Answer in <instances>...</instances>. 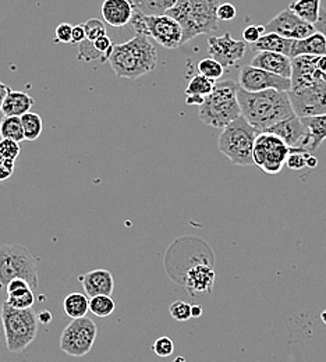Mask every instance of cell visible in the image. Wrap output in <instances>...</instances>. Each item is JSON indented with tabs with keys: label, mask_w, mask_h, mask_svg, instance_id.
<instances>
[{
	"label": "cell",
	"mask_w": 326,
	"mask_h": 362,
	"mask_svg": "<svg viewBox=\"0 0 326 362\" xmlns=\"http://www.w3.org/2000/svg\"><path fill=\"white\" fill-rule=\"evenodd\" d=\"M308 155H310V152L290 148V153L287 156L286 166L289 169H291V170H301V169L307 168V158H308Z\"/></svg>",
	"instance_id": "836d02e7"
},
{
	"label": "cell",
	"mask_w": 326,
	"mask_h": 362,
	"mask_svg": "<svg viewBox=\"0 0 326 362\" xmlns=\"http://www.w3.org/2000/svg\"><path fill=\"white\" fill-rule=\"evenodd\" d=\"M289 96L293 110L298 117H310L326 113V81L291 87Z\"/></svg>",
	"instance_id": "30bf717a"
},
{
	"label": "cell",
	"mask_w": 326,
	"mask_h": 362,
	"mask_svg": "<svg viewBox=\"0 0 326 362\" xmlns=\"http://www.w3.org/2000/svg\"><path fill=\"white\" fill-rule=\"evenodd\" d=\"M258 134L260 132L240 116L222 130L218 148L235 166H252Z\"/></svg>",
	"instance_id": "8992f818"
},
{
	"label": "cell",
	"mask_w": 326,
	"mask_h": 362,
	"mask_svg": "<svg viewBox=\"0 0 326 362\" xmlns=\"http://www.w3.org/2000/svg\"><path fill=\"white\" fill-rule=\"evenodd\" d=\"M25 279L31 287L38 288V267L27 247L21 244L0 245V281L3 286L13 279Z\"/></svg>",
	"instance_id": "52a82bcc"
},
{
	"label": "cell",
	"mask_w": 326,
	"mask_h": 362,
	"mask_svg": "<svg viewBox=\"0 0 326 362\" xmlns=\"http://www.w3.org/2000/svg\"><path fill=\"white\" fill-rule=\"evenodd\" d=\"M250 64L268 70L281 77L291 78V73H293L291 57L279 52H268V50L257 52V54L252 57Z\"/></svg>",
	"instance_id": "e0dca14e"
},
{
	"label": "cell",
	"mask_w": 326,
	"mask_h": 362,
	"mask_svg": "<svg viewBox=\"0 0 326 362\" xmlns=\"http://www.w3.org/2000/svg\"><path fill=\"white\" fill-rule=\"evenodd\" d=\"M10 87H7L4 83H1L0 81V112H1V107H3V103H4V100H6V96L8 95V92H10Z\"/></svg>",
	"instance_id": "c3c4849f"
},
{
	"label": "cell",
	"mask_w": 326,
	"mask_h": 362,
	"mask_svg": "<svg viewBox=\"0 0 326 362\" xmlns=\"http://www.w3.org/2000/svg\"><path fill=\"white\" fill-rule=\"evenodd\" d=\"M215 83L214 80L202 76V74H197L194 76L190 81H188V86L186 88V96H202V98H206L215 87Z\"/></svg>",
	"instance_id": "f1b7e54d"
},
{
	"label": "cell",
	"mask_w": 326,
	"mask_h": 362,
	"mask_svg": "<svg viewBox=\"0 0 326 362\" xmlns=\"http://www.w3.org/2000/svg\"><path fill=\"white\" fill-rule=\"evenodd\" d=\"M202 315V307L201 305H191V317L197 319Z\"/></svg>",
	"instance_id": "681fc988"
},
{
	"label": "cell",
	"mask_w": 326,
	"mask_h": 362,
	"mask_svg": "<svg viewBox=\"0 0 326 362\" xmlns=\"http://www.w3.org/2000/svg\"><path fill=\"white\" fill-rule=\"evenodd\" d=\"M21 152L20 142L10 139V138H1L0 139V156L7 160H14L18 158Z\"/></svg>",
	"instance_id": "e575fe53"
},
{
	"label": "cell",
	"mask_w": 326,
	"mask_h": 362,
	"mask_svg": "<svg viewBox=\"0 0 326 362\" xmlns=\"http://www.w3.org/2000/svg\"><path fill=\"white\" fill-rule=\"evenodd\" d=\"M144 20L146 24L148 37L155 40L156 44L165 49H177L183 45V28L175 17L169 14H144Z\"/></svg>",
	"instance_id": "8fae6325"
},
{
	"label": "cell",
	"mask_w": 326,
	"mask_h": 362,
	"mask_svg": "<svg viewBox=\"0 0 326 362\" xmlns=\"http://www.w3.org/2000/svg\"><path fill=\"white\" fill-rule=\"evenodd\" d=\"M318 69L326 74V54H322V56H320V59H318Z\"/></svg>",
	"instance_id": "f5cc1de1"
},
{
	"label": "cell",
	"mask_w": 326,
	"mask_h": 362,
	"mask_svg": "<svg viewBox=\"0 0 326 362\" xmlns=\"http://www.w3.org/2000/svg\"><path fill=\"white\" fill-rule=\"evenodd\" d=\"M35 105V100L33 96H30L25 92L21 90H10L6 96V100L1 107V113L4 116H18L31 112L33 106Z\"/></svg>",
	"instance_id": "44dd1931"
},
{
	"label": "cell",
	"mask_w": 326,
	"mask_h": 362,
	"mask_svg": "<svg viewBox=\"0 0 326 362\" xmlns=\"http://www.w3.org/2000/svg\"><path fill=\"white\" fill-rule=\"evenodd\" d=\"M38 319H40V322L41 323H49L50 320H52V314L49 313V311H42L40 315H38Z\"/></svg>",
	"instance_id": "816d5d0a"
},
{
	"label": "cell",
	"mask_w": 326,
	"mask_h": 362,
	"mask_svg": "<svg viewBox=\"0 0 326 362\" xmlns=\"http://www.w3.org/2000/svg\"><path fill=\"white\" fill-rule=\"evenodd\" d=\"M136 10L145 16L166 14L177 0H130Z\"/></svg>",
	"instance_id": "484cf974"
},
{
	"label": "cell",
	"mask_w": 326,
	"mask_h": 362,
	"mask_svg": "<svg viewBox=\"0 0 326 362\" xmlns=\"http://www.w3.org/2000/svg\"><path fill=\"white\" fill-rule=\"evenodd\" d=\"M238 88L240 84L233 80H218L214 90L198 107L199 120L209 127L223 130L228 124L240 117L241 107L237 98Z\"/></svg>",
	"instance_id": "277c9868"
},
{
	"label": "cell",
	"mask_w": 326,
	"mask_h": 362,
	"mask_svg": "<svg viewBox=\"0 0 326 362\" xmlns=\"http://www.w3.org/2000/svg\"><path fill=\"white\" fill-rule=\"evenodd\" d=\"M0 317L7 350L14 354L23 353L37 337L38 315L33 308L20 310L4 301L1 304Z\"/></svg>",
	"instance_id": "5b68a950"
},
{
	"label": "cell",
	"mask_w": 326,
	"mask_h": 362,
	"mask_svg": "<svg viewBox=\"0 0 326 362\" xmlns=\"http://www.w3.org/2000/svg\"><path fill=\"white\" fill-rule=\"evenodd\" d=\"M116 304L107 294H99L90 298V311L95 317H107L115 313Z\"/></svg>",
	"instance_id": "4dcf8cb0"
},
{
	"label": "cell",
	"mask_w": 326,
	"mask_h": 362,
	"mask_svg": "<svg viewBox=\"0 0 326 362\" xmlns=\"http://www.w3.org/2000/svg\"><path fill=\"white\" fill-rule=\"evenodd\" d=\"M27 287H31V284L25 280V279H21V277H17V279H13L7 283L6 286V291L7 294L11 293V291H16V290H20V288H27Z\"/></svg>",
	"instance_id": "ee69618b"
},
{
	"label": "cell",
	"mask_w": 326,
	"mask_h": 362,
	"mask_svg": "<svg viewBox=\"0 0 326 362\" xmlns=\"http://www.w3.org/2000/svg\"><path fill=\"white\" fill-rule=\"evenodd\" d=\"M317 166H318V159L310 153L308 158H307V168L314 169V168H317Z\"/></svg>",
	"instance_id": "f907efd6"
},
{
	"label": "cell",
	"mask_w": 326,
	"mask_h": 362,
	"mask_svg": "<svg viewBox=\"0 0 326 362\" xmlns=\"http://www.w3.org/2000/svg\"><path fill=\"white\" fill-rule=\"evenodd\" d=\"M215 277V271L208 262L195 264L186 273L187 291L192 297H197V294H209L214 290Z\"/></svg>",
	"instance_id": "9a60e30c"
},
{
	"label": "cell",
	"mask_w": 326,
	"mask_h": 362,
	"mask_svg": "<svg viewBox=\"0 0 326 362\" xmlns=\"http://www.w3.org/2000/svg\"><path fill=\"white\" fill-rule=\"evenodd\" d=\"M198 73L214 80V81H218L222 78L223 73H225V67L214 57H206V59H202L198 66Z\"/></svg>",
	"instance_id": "d6a6232c"
},
{
	"label": "cell",
	"mask_w": 326,
	"mask_h": 362,
	"mask_svg": "<svg viewBox=\"0 0 326 362\" xmlns=\"http://www.w3.org/2000/svg\"><path fill=\"white\" fill-rule=\"evenodd\" d=\"M84 293L91 298L99 294L112 296L115 288V280L112 273L106 269H95L78 276Z\"/></svg>",
	"instance_id": "d6986e66"
},
{
	"label": "cell",
	"mask_w": 326,
	"mask_h": 362,
	"mask_svg": "<svg viewBox=\"0 0 326 362\" xmlns=\"http://www.w3.org/2000/svg\"><path fill=\"white\" fill-rule=\"evenodd\" d=\"M25 141H37L44 132V122L38 113L28 112L21 116Z\"/></svg>",
	"instance_id": "83f0119b"
},
{
	"label": "cell",
	"mask_w": 326,
	"mask_h": 362,
	"mask_svg": "<svg viewBox=\"0 0 326 362\" xmlns=\"http://www.w3.org/2000/svg\"><path fill=\"white\" fill-rule=\"evenodd\" d=\"M63 310L71 319L86 317L90 311V298L86 293H70L63 300Z\"/></svg>",
	"instance_id": "cb8c5ba5"
},
{
	"label": "cell",
	"mask_w": 326,
	"mask_h": 362,
	"mask_svg": "<svg viewBox=\"0 0 326 362\" xmlns=\"http://www.w3.org/2000/svg\"><path fill=\"white\" fill-rule=\"evenodd\" d=\"M109 63L116 77L137 80L156 69L158 53L151 37L137 34L127 42L113 46Z\"/></svg>",
	"instance_id": "7a4b0ae2"
},
{
	"label": "cell",
	"mask_w": 326,
	"mask_h": 362,
	"mask_svg": "<svg viewBox=\"0 0 326 362\" xmlns=\"http://www.w3.org/2000/svg\"><path fill=\"white\" fill-rule=\"evenodd\" d=\"M293 42H294V40L284 38L276 33H265L255 44H251V49L254 52L268 50V52H279V53L290 56Z\"/></svg>",
	"instance_id": "603a6c76"
},
{
	"label": "cell",
	"mask_w": 326,
	"mask_h": 362,
	"mask_svg": "<svg viewBox=\"0 0 326 362\" xmlns=\"http://www.w3.org/2000/svg\"><path fill=\"white\" fill-rule=\"evenodd\" d=\"M267 33H276L289 40H303L315 33L314 24L298 17L290 7L281 10L268 24Z\"/></svg>",
	"instance_id": "4fadbf2b"
},
{
	"label": "cell",
	"mask_w": 326,
	"mask_h": 362,
	"mask_svg": "<svg viewBox=\"0 0 326 362\" xmlns=\"http://www.w3.org/2000/svg\"><path fill=\"white\" fill-rule=\"evenodd\" d=\"M170 315L175 320L186 322L191 319V305L187 304L186 301H175L170 305Z\"/></svg>",
	"instance_id": "74e56055"
},
{
	"label": "cell",
	"mask_w": 326,
	"mask_h": 362,
	"mask_svg": "<svg viewBox=\"0 0 326 362\" xmlns=\"http://www.w3.org/2000/svg\"><path fill=\"white\" fill-rule=\"evenodd\" d=\"M0 136L1 138H10V139H14L17 142L25 141L21 117H18V116H4L0 122Z\"/></svg>",
	"instance_id": "4316f807"
},
{
	"label": "cell",
	"mask_w": 326,
	"mask_h": 362,
	"mask_svg": "<svg viewBox=\"0 0 326 362\" xmlns=\"http://www.w3.org/2000/svg\"><path fill=\"white\" fill-rule=\"evenodd\" d=\"M73 40V25L62 23L54 30V42L57 44H71Z\"/></svg>",
	"instance_id": "f35d334b"
},
{
	"label": "cell",
	"mask_w": 326,
	"mask_h": 362,
	"mask_svg": "<svg viewBox=\"0 0 326 362\" xmlns=\"http://www.w3.org/2000/svg\"><path fill=\"white\" fill-rule=\"evenodd\" d=\"M321 319H322V322L326 325V310L322 311V314H321Z\"/></svg>",
	"instance_id": "db71d44e"
},
{
	"label": "cell",
	"mask_w": 326,
	"mask_h": 362,
	"mask_svg": "<svg viewBox=\"0 0 326 362\" xmlns=\"http://www.w3.org/2000/svg\"><path fill=\"white\" fill-rule=\"evenodd\" d=\"M289 7L303 20L315 24L321 14V0H296Z\"/></svg>",
	"instance_id": "d4e9b609"
},
{
	"label": "cell",
	"mask_w": 326,
	"mask_h": 362,
	"mask_svg": "<svg viewBox=\"0 0 326 362\" xmlns=\"http://www.w3.org/2000/svg\"><path fill=\"white\" fill-rule=\"evenodd\" d=\"M100 14L105 23L115 28H122L130 24L134 6L130 0H105L100 7Z\"/></svg>",
	"instance_id": "2e32d148"
},
{
	"label": "cell",
	"mask_w": 326,
	"mask_h": 362,
	"mask_svg": "<svg viewBox=\"0 0 326 362\" xmlns=\"http://www.w3.org/2000/svg\"><path fill=\"white\" fill-rule=\"evenodd\" d=\"M1 286H3V284H1V281H0V288H1Z\"/></svg>",
	"instance_id": "11a10c76"
},
{
	"label": "cell",
	"mask_w": 326,
	"mask_h": 362,
	"mask_svg": "<svg viewBox=\"0 0 326 362\" xmlns=\"http://www.w3.org/2000/svg\"><path fill=\"white\" fill-rule=\"evenodd\" d=\"M219 0H177L166 13L175 17L183 28V44L198 35L211 34L219 28Z\"/></svg>",
	"instance_id": "3957f363"
},
{
	"label": "cell",
	"mask_w": 326,
	"mask_h": 362,
	"mask_svg": "<svg viewBox=\"0 0 326 362\" xmlns=\"http://www.w3.org/2000/svg\"><path fill=\"white\" fill-rule=\"evenodd\" d=\"M238 84L243 90L258 92L265 90H291V78H286L252 64L244 66L238 74Z\"/></svg>",
	"instance_id": "7c38bea8"
},
{
	"label": "cell",
	"mask_w": 326,
	"mask_h": 362,
	"mask_svg": "<svg viewBox=\"0 0 326 362\" xmlns=\"http://www.w3.org/2000/svg\"><path fill=\"white\" fill-rule=\"evenodd\" d=\"M6 301L10 305H13L14 308H20V310L33 308V305L35 303L34 288L33 287H27V288H20V290L11 291V293L7 294Z\"/></svg>",
	"instance_id": "f546056e"
},
{
	"label": "cell",
	"mask_w": 326,
	"mask_h": 362,
	"mask_svg": "<svg viewBox=\"0 0 326 362\" xmlns=\"http://www.w3.org/2000/svg\"><path fill=\"white\" fill-rule=\"evenodd\" d=\"M86 33H87V40L90 41H95L102 35H106V28L103 21H100L99 18H91L86 23H83Z\"/></svg>",
	"instance_id": "8d00e7d4"
},
{
	"label": "cell",
	"mask_w": 326,
	"mask_h": 362,
	"mask_svg": "<svg viewBox=\"0 0 326 362\" xmlns=\"http://www.w3.org/2000/svg\"><path fill=\"white\" fill-rule=\"evenodd\" d=\"M290 146L278 136L260 133L254 145V165L267 175H278L286 165Z\"/></svg>",
	"instance_id": "ba28073f"
},
{
	"label": "cell",
	"mask_w": 326,
	"mask_h": 362,
	"mask_svg": "<svg viewBox=\"0 0 326 362\" xmlns=\"http://www.w3.org/2000/svg\"><path fill=\"white\" fill-rule=\"evenodd\" d=\"M301 120L307 129V134L294 149H301L311 153L317 151L326 139V113L318 116L301 117Z\"/></svg>",
	"instance_id": "ac0fdd59"
},
{
	"label": "cell",
	"mask_w": 326,
	"mask_h": 362,
	"mask_svg": "<svg viewBox=\"0 0 326 362\" xmlns=\"http://www.w3.org/2000/svg\"><path fill=\"white\" fill-rule=\"evenodd\" d=\"M77 60L86 62V63H91L93 60H98L99 63L109 62L107 56L103 52L98 50L96 46L93 45V41L90 40H84L81 44H78Z\"/></svg>",
	"instance_id": "1f68e13d"
},
{
	"label": "cell",
	"mask_w": 326,
	"mask_h": 362,
	"mask_svg": "<svg viewBox=\"0 0 326 362\" xmlns=\"http://www.w3.org/2000/svg\"><path fill=\"white\" fill-rule=\"evenodd\" d=\"M265 33V25H248L243 31V40L247 44H255Z\"/></svg>",
	"instance_id": "ab89813d"
},
{
	"label": "cell",
	"mask_w": 326,
	"mask_h": 362,
	"mask_svg": "<svg viewBox=\"0 0 326 362\" xmlns=\"http://www.w3.org/2000/svg\"><path fill=\"white\" fill-rule=\"evenodd\" d=\"M14 173V160H7L0 156V181L7 180Z\"/></svg>",
	"instance_id": "7bdbcfd3"
},
{
	"label": "cell",
	"mask_w": 326,
	"mask_h": 362,
	"mask_svg": "<svg viewBox=\"0 0 326 362\" xmlns=\"http://www.w3.org/2000/svg\"><path fill=\"white\" fill-rule=\"evenodd\" d=\"M314 27H315V31L324 34V37L326 38V8H321L320 18H318V21L314 24Z\"/></svg>",
	"instance_id": "bcb514c9"
},
{
	"label": "cell",
	"mask_w": 326,
	"mask_h": 362,
	"mask_svg": "<svg viewBox=\"0 0 326 362\" xmlns=\"http://www.w3.org/2000/svg\"><path fill=\"white\" fill-rule=\"evenodd\" d=\"M247 52V42L234 40L226 33L222 37H209L208 53L211 57L216 59L225 69L235 66Z\"/></svg>",
	"instance_id": "5bb4252c"
},
{
	"label": "cell",
	"mask_w": 326,
	"mask_h": 362,
	"mask_svg": "<svg viewBox=\"0 0 326 362\" xmlns=\"http://www.w3.org/2000/svg\"><path fill=\"white\" fill-rule=\"evenodd\" d=\"M237 16V10L232 3H221L218 7V17L221 21H232Z\"/></svg>",
	"instance_id": "60d3db41"
},
{
	"label": "cell",
	"mask_w": 326,
	"mask_h": 362,
	"mask_svg": "<svg viewBox=\"0 0 326 362\" xmlns=\"http://www.w3.org/2000/svg\"><path fill=\"white\" fill-rule=\"evenodd\" d=\"M300 54H313V56H322L326 54V38L324 34L315 31L307 38L294 40L290 57H296Z\"/></svg>",
	"instance_id": "7402d4cb"
},
{
	"label": "cell",
	"mask_w": 326,
	"mask_h": 362,
	"mask_svg": "<svg viewBox=\"0 0 326 362\" xmlns=\"http://www.w3.org/2000/svg\"><path fill=\"white\" fill-rule=\"evenodd\" d=\"M93 45L96 46V49L98 50H100V52H103L106 56H107V59L110 57V54H112V50H113V42H112V40L107 37V35H102V37H99L98 40H95L93 41Z\"/></svg>",
	"instance_id": "b9f144b4"
},
{
	"label": "cell",
	"mask_w": 326,
	"mask_h": 362,
	"mask_svg": "<svg viewBox=\"0 0 326 362\" xmlns=\"http://www.w3.org/2000/svg\"><path fill=\"white\" fill-rule=\"evenodd\" d=\"M268 132L281 138L290 148H296L307 134V129L301 117H298L297 115H293L276 123Z\"/></svg>",
	"instance_id": "ffe728a7"
},
{
	"label": "cell",
	"mask_w": 326,
	"mask_h": 362,
	"mask_svg": "<svg viewBox=\"0 0 326 362\" xmlns=\"http://www.w3.org/2000/svg\"><path fill=\"white\" fill-rule=\"evenodd\" d=\"M205 98L202 96H186V105L187 106H201L204 103Z\"/></svg>",
	"instance_id": "7dc6e473"
},
{
	"label": "cell",
	"mask_w": 326,
	"mask_h": 362,
	"mask_svg": "<svg viewBox=\"0 0 326 362\" xmlns=\"http://www.w3.org/2000/svg\"><path fill=\"white\" fill-rule=\"evenodd\" d=\"M237 98L241 107V116L260 133L268 132L276 123L296 115L289 90L250 92L240 87Z\"/></svg>",
	"instance_id": "6da1fadb"
},
{
	"label": "cell",
	"mask_w": 326,
	"mask_h": 362,
	"mask_svg": "<svg viewBox=\"0 0 326 362\" xmlns=\"http://www.w3.org/2000/svg\"><path fill=\"white\" fill-rule=\"evenodd\" d=\"M84 40H87V33H86L84 25H83V24L74 25V27H73V40H71V44H73V45H78V44H81Z\"/></svg>",
	"instance_id": "f6af8a7d"
},
{
	"label": "cell",
	"mask_w": 326,
	"mask_h": 362,
	"mask_svg": "<svg viewBox=\"0 0 326 362\" xmlns=\"http://www.w3.org/2000/svg\"><path fill=\"white\" fill-rule=\"evenodd\" d=\"M98 327L90 317L73 319L62 332L60 350L70 357H84L93 350Z\"/></svg>",
	"instance_id": "9c48e42d"
},
{
	"label": "cell",
	"mask_w": 326,
	"mask_h": 362,
	"mask_svg": "<svg viewBox=\"0 0 326 362\" xmlns=\"http://www.w3.org/2000/svg\"><path fill=\"white\" fill-rule=\"evenodd\" d=\"M152 351L158 356V357H162V358H166V357H170L175 351V344H173V340L168 336H162L159 339H156L152 344Z\"/></svg>",
	"instance_id": "d590c367"
}]
</instances>
